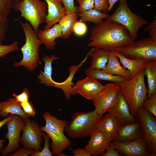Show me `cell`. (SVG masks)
<instances>
[{
	"label": "cell",
	"instance_id": "1",
	"mask_svg": "<svg viewBox=\"0 0 156 156\" xmlns=\"http://www.w3.org/2000/svg\"><path fill=\"white\" fill-rule=\"evenodd\" d=\"M88 47H97L111 51L127 46L135 41L123 25L109 20L102 21L91 29Z\"/></svg>",
	"mask_w": 156,
	"mask_h": 156
},
{
	"label": "cell",
	"instance_id": "2",
	"mask_svg": "<svg viewBox=\"0 0 156 156\" xmlns=\"http://www.w3.org/2000/svg\"><path fill=\"white\" fill-rule=\"evenodd\" d=\"M143 69L133 77L129 80L116 83L119 86L129 108L131 114L135 116L147 99L148 89L144 79Z\"/></svg>",
	"mask_w": 156,
	"mask_h": 156
},
{
	"label": "cell",
	"instance_id": "3",
	"mask_svg": "<svg viewBox=\"0 0 156 156\" xmlns=\"http://www.w3.org/2000/svg\"><path fill=\"white\" fill-rule=\"evenodd\" d=\"M45 125L40 127L41 130L45 132L52 140L51 147V153L55 156H66L62 152L71 145V141L65 136L64 131L68 124L65 119H59L47 111L43 115Z\"/></svg>",
	"mask_w": 156,
	"mask_h": 156
},
{
	"label": "cell",
	"instance_id": "4",
	"mask_svg": "<svg viewBox=\"0 0 156 156\" xmlns=\"http://www.w3.org/2000/svg\"><path fill=\"white\" fill-rule=\"evenodd\" d=\"M25 37V42L20 49L23 55L22 60L15 62V67L23 66L30 71L34 70L41 63L39 53L42 43L38 38L37 33L28 22H19Z\"/></svg>",
	"mask_w": 156,
	"mask_h": 156
},
{
	"label": "cell",
	"instance_id": "5",
	"mask_svg": "<svg viewBox=\"0 0 156 156\" xmlns=\"http://www.w3.org/2000/svg\"><path fill=\"white\" fill-rule=\"evenodd\" d=\"M103 117L94 110L87 112H75L72 115L69 125L65 131L71 138L76 139L90 136L97 129L96 125Z\"/></svg>",
	"mask_w": 156,
	"mask_h": 156
},
{
	"label": "cell",
	"instance_id": "6",
	"mask_svg": "<svg viewBox=\"0 0 156 156\" xmlns=\"http://www.w3.org/2000/svg\"><path fill=\"white\" fill-rule=\"evenodd\" d=\"M105 20H110L123 25L128 30L134 41L138 37L140 29L148 23L146 19L132 11L127 0L119 1L115 12Z\"/></svg>",
	"mask_w": 156,
	"mask_h": 156
},
{
	"label": "cell",
	"instance_id": "7",
	"mask_svg": "<svg viewBox=\"0 0 156 156\" xmlns=\"http://www.w3.org/2000/svg\"><path fill=\"white\" fill-rule=\"evenodd\" d=\"M12 9L21 12L19 18H25L36 33L40 25L45 22L47 14L46 2L40 0H21L14 3Z\"/></svg>",
	"mask_w": 156,
	"mask_h": 156
},
{
	"label": "cell",
	"instance_id": "8",
	"mask_svg": "<svg viewBox=\"0 0 156 156\" xmlns=\"http://www.w3.org/2000/svg\"><path fill=\"white\" fill-rule=\"evenodd\" d=\"M114 50L131 59L145 61L156 60V41L150 37L143 38L130 45Z\"/></svg>",
	"mask_w": 156,
	"mask_h": 156
},
{
	"label": "cell",
	"instance_id": "9",
	"mask_svg": "<svg viewBox=\"0 0 156 156\" xmlns=\"http://www.w3.org/2000/svg\"><path fill=\"white\" fill-rule=\"evenodd\" d=\"M152 115L142 107L135 116L140 125L141 137L146 143L151 156L156 155V122Z\"/></svg>",
	"mask_w": 156,
	"mask_h": 156
},
{
	"label": "cell",
	"instance_id": "10",
	"mask_svg": "<svg viewBox=\"0 0 156 156\" xmlns=\"http://www.w3.org/2000/svg\"><path fill=\"white\" fill-rule=\"evenodd\" d=\"M5 124L8 131L4 136L8 142L7 145L3 148L0 151L2 156H6L15 152L19 147L20 134L25 126V122L21 116L14 114L12 118Z\"/></svg>",
	"mask_w": 156,
	"mask_h": 156
},
{
	"label": "cell",
	"instance_id": "11",
	"mask_svg": "<svg viewBox=\"0 0 156 156\" xmlns=\"http://www.w3.org/2000/svg\"><path fill=\"white\" fill-rule=\"evenodd\" d=\"M24 120L25 125L21 131L23 133L20 142L24 147L36 151H41L43 131L37 122L29 118Z\"/></svg>",
	"mask_w": 156,
	"mask_h": 156
},
{
	"label": "cell",
	"instance_id": "12",
	"mask_svg": "<svg viewBox=\"0 0 156 156\" xmlns=\"http://www.w3.org/2000/svg\"><path fill=\"white\" fill-rule=\"evenodd\" d=\"M102 91L93 100L94 110L99 115L109 112L114 105L120 88L116 83H110L104 85Z\"/></svg>",
	"mask_w": 156,
	"mask_h": 156
},
{
	"label": "cell",
	"instance_id": "13",
	"mask_svg": "<svg viewBox=\"0 0 156 156\" xmlns=\"http://www.w3.org/2000/svg\"><path fill=\"white\" fill-rule=\"evenodd\" d=\"M112 142L116 150L127 156H151L146 143L141 137L129 142L113 141Z\"/></svg>",
	"mask_w": 156,
	"mask_h": 156
},
{
	"label": "cell",
	"instance_id": "14",
	"mask_svg": "<svg viewBox=\"0 0 156 156\" xmlns=\"http://www.w3.org/2000/svg\"><path fill=\"white\" fill-rule=\"evenodd\" d=\"M104 86L97 79L92 77L87 76L78 81L73 88L76 94L93 101L103 90Z\"/></svg>",
	"mask_w": 156,
	"mask_h": 156
},
{
	"label": "cell",
	"instance_id": "15",
	"mask_svg": "<svg viewBox=\"0 0 156 156\" xmlns=\"http://www.w3.org/2000/svg\"><path fill=\"white\" fill-rule=\"evenodd\" d=\"M90 138L85 148L91 155H102L110 145L111 141L102 131L97 129L90 136Z\"/></svg>",
	"mask_w": 156,
	"mask_h": 156
},
{
	"label": "cell",
	"instance_id": "16",
	"mask_svg": "<svg viewBox=\"0 0 156 156\" xmlns=\"http://www.w3.org/2000/svg\"><path fill=\"white\" fill-rule=\"evenodd\" d=\"M130 110L123 94L120 92L114 105L109 112L122 125L137 121L135 116L131 114Z\"/></svg>",
	"mask_w": 156,
	"mask_h": 156
},
{
	"label": "cell",
	"instance_id": "17",
	"mask_svg": "<svg viewBox=\"0 0 156 156\" xmlns=\"http://www.w3.org/2000/svg\"><path fill=\"white\" fill-rule=\"evenodd\" d=\"M47 5V14L44 29L49 28L59 22L66 12L61 0H44Z\"/></svg>",
	"mask_w": 156,
	"mask_h": 156
},
{
	"label": "cell",
	"instance_id": "18",
	"mask_svg": "<svg viewBox=\"0 0 156 156\" xmlns=\"http://www.w3.org/2000/svg\"><path fill=\"white\" fill-rule=\"evenodd\" d=\"M37 35L47 49L53 50L57 44L55 40L57 38H62V32L59 24H56L48 29H39Z\"/></svg>",
	"mask_w": 156,
	"mask_h": 156
},
{
	"label": "cell",
	"instance_id": "19",
	"mask_svg": "<svg viewBox=\"0 0 156 156\" xmlns=\"http://www.w3.org/2000/svg\"><path fill=\"white\" fill-rule=\"evenodd\" d=\"M121 125L110 112L102 118L96 125L97 129L104 132L112 142L120 130Z\"/></svg>",
	"mask_w": 156,
	"mask_h": 156
},
{
	"label": "cell",
	"instance_id": "20",
	"mask_svg": "<svg viewBox=\"0 0 156 156\" xmlns=\"http://www.w3.org/2000/svg\"><path fill=\"white\" fill-rule=\"evenodd\" d=\"M140 137V125L136 121L121 125L114 141L125 142L131 141Z\"/></svg>",
	"mask_w": 156,
	"mask_h": 156
},
{
	"label": "cell",
	"instance_id": "21",
	"mask_svg": "<svg viewBox=\"0 0 156 156\" xmlns=\"http://www.w3.org/2000/svg\"><path fill=\"white\" fill-rule=\"evenodd\" d=\"M10 114L18 115L23 120L30 117L23 111L20 103L18 102L15 97L0 101V116L6 118Z\"/></svg>",
	"mask_w": 156,
	"mask_h": 156
},
{
	"label": "cell",
	"instance_id": "22",
	"mask_svg": "<svg viewBox=\"0 0 156 156\" xmlns=\"http://www.w3.org/2000/svg\"><path fill=\"white\" fill-rule=\"evenodd\" d=\"M109 58L107 64L102 70L108 74L122 76L127 80L131 78L128 70L122 66L118 57L111 51H108Z\"/></svg>",
	"mask_w": 156,
	"mask_h": 156
},
{
	"label": "cell",
	"instance_id": "23",
	"mask_svg": "<svg viewBox=\"0 0 156 156\" xmlns=\"http://www.w3.org/2000/svg\"><path fill=\"white\" fill-rule=\"evenodd\" d=\"M60 58L52 55L51 56L45 55L42 58V60L44 62V71L40 70V73L38 76L39 80V83L44 84L46 86L56 87L57 82L52 78V63L54 60Z\"/></svg>",
	"mask_w": 156,
	"mask_h": 156
},
{
	"label": "cell",
	"instance_id": "24",
	"mask_svg": "<svg viewBox=\"0 0 156 156\" xmlns=\"http://www.w3.org/2000/svg\"><path fill=\"white\" fill-rule=\"evenodd\" d=\"M111 51L118 57L124 67L128 70L131 78L135 77L144 66L146 61L129 58L115 50Z\"/></svg>",
	"mask_w": 156,
	"mask_h": 156
},
{
	"label": "cell",
	"instance_id": "25",
	"mask_svg": "<svg viewBox=\"0 0 156 156\" xmlns=\"http://www.w3.org/2000/svg\"><path fill=\"white\" fill-rule=\"evenodd\" d=\"M88 56L92 58L91 63L88 68L92 70H101L108 62V51L97 47H92L89 52Z\"/></svg>",
	"mask_w": 156,
	"mask_h": 156
},
{
	"label": "cell",
	"instance_id": "26",
	"mask_svg": "<svg viewBox=\"0 0 156 156\" xmlns=\"http://www.w3.org/2000/svg\"><path fill=\"white\" fill-rule=\"evenodd\" d=\"M143 70L147 79L149 98L156 94V60L146 61Z\"/></svg>",
	"mask_w": 156,
	"mask_h": 156
},
{
	"label": "cell",
	"instance_id": "27",
	"mask_svg": "<svg viewBox=\"0 0 156 156\" xmlns=\"http://www.w3.org/2000/svg\"><path fill=\"white\" fill-rule=\"evenodd\" d=\"M78 18V14L76 13L66 14L61 18L58 24L62 31V38H69L73 32V25Z\"/></svg>",
	"mask_w": 156,
	"mask_h": 156
},
{
	"label": "cell",
	"instance_id": "28",
	"mask_svg": "<svg viewBox=\"0 0 156 156\" xmlns=\"http://www.w3.org/2000/svg\"><path fill=\"white\" fill-rule=\"evenodd\" d=\"M80 17L79 21L85 23H93L96 25H98L108 17L110 15L106 12H101L94 9L84 11L78 14Z\"/></svg>",
	"mask_w": 156,
	"mask_h": 156
},
{
	"label": "cell",
	"instance_id": "29",
	"mask_svg": "<svg viewBox=\"0 0 156 156\" xmlns=\"http://www.w3.org/2000/svg\"><path fill=\"white\" fill-rule=\"evenodd\" d=\"M85 73L87 76L92 77L96 79L109 81L115 83L127 80L122 76L110 74L102 70H92L88 68L86 70Z\"/></svg>",
	"mask_w": 156,
	"mask_h": 156
},
{
	"label": "cell",
	"instance_id": "30",
	"mask_svg": "<svg viewBox=\"0 0 156 156\" xmlns=\"http://www.w3.org/2000/svg\"><path fill=\"white\" fill-rule=\"evenodd\" d=\"M142 107L156 117V94L147 98L143 102Z\"/></svg>",
	"mask_w": 156,
	"mask_h": 156
},
{
	"label": "cell",
	"instance_id": "31",
	"mask_svg": "<svg viewBox=\"0 0 156 156\" xmlns=\"http://www.w3.org/2000/svg\"><path fill=\"white\" fill-rule=\"evenodd\" d=\"M43 136L44 140V144L43 148L40 151H35L31 154L30 156H51L52 155L49 149L50 138L44 132H43Z\"/></svg>",
	"mask_w": 156,
	"mask_h": 156
},
{
	"label": "cell",
	"instance_id": "32",
	"mask_svg": "<svg viewBox=\"0 0 156 156\" xmlns=\"http://www.w3.org/2000/svg\"><path fill=\"white\" fill-rule=\"evenodd\" d=\"M2 40L0 39V57H3L10 53L19 50L18 43L17 41L7 45L2 44Z\"/></svg>",
	"mask_w": 156,
	"mask_h": 156
},
{
	"label": "cell",
	"instance_id": "33",
	"mask_svg": "<svg viewBox=\"0 0 156 156\" xmlns=\"http://www.w3.org/2000/svg\"><path fill=\"white\" fill-rule=\"evenodd\" d=\"M88 30L87 26L85 23L77 20L74 23L73 27V33L78 36L84 35Z\"/></svg>",
	"mask_w": 156,
	"mask_h": 156
},
{
	"label": "cell",
	"instance_id": "34",
	"mask_svg": "<svg viewBox=\"0 0 156 156\" xmlns=\"http://www.w3.org/2000/svg\"><path fill=\"white\" fill-rule=\"evenodd\" d=\"M14 4L13 0H0V14L8 16Z\"/></svg>",
	"mask_w": 156,
	"mask_h": 156
},
{
	"label": "cell",
	"instance_id": "35",
	"mask_svg": "<svg viewBox=\"0 0 156 156\" xmlns=\"http://www.w3.org/2000/svg\"><path fill=\"white\" fill-rule=\"evenodd\" d=\"M9 27L8 16L0 14V39H4Z\"/></svg>",
	"mask_w": 156,
	"mask_h": 156
},
{
	"label": "cell",
	"instance_id": "36",
	"mask_svg": "<svg viewBox=\"0 0 156 156\" xmlns=\"http://www.w3.org/2000/svg\"><path fill=\"white\" fill-rule=\"evenodd\" d=\"M79 4L77 14L94 8V0H76Z\"/></svg>",
	"mask_w": 156,
	"mask_h": 156
},
{
	"label": "cell",
	"instance_id": "37",
	"mask_svg": "<svg viewBox=\"0 0 156 156\" xmlns=\"http://www.w3.org/2000/svg\"><path fill=\"white\" fill-rule=\"evenodd\" d=\"M94 9L101 12H107L108 0H94Z\"/></svg>",
	"mask_w": 156,
	"mask_h": 156
},
{
	"label": "cell",
	"instance_id": "38",
	"mask_svg": "<svg viewBox=\"0 0 156 156\" xmlns=\"http://www.w3.org/2000/svg\"><path fill=\"white\" fill-rule=\"evenodd\" d=\"M61 0L66 10L67 14L75 13L77 14L78 6L75 5L74 0Z\"/></svg>",
	"mask_w": 156,
	"mask_h": 156
},
{
	"label": "cell",
	"instance_id": "39",
	"mask_svg": "<svg viewBox=\"0 0 156 156\" xmlns=\"http://www.w3.org/2000/svg\"><path fill=\"white\" fill-rule=\"evenodd\" d=\"M145 32L148 33L151 37L153 40L156 41V19L155 18L148 25L144 28Z\"/></svg>",
	"mask_w": 156,
	"mask_h": 156
},
{
	"label": "cell",
	"instance_id": "40",
	"mask_svg": "<svg viewBox=\"0 0 156 156\" xmlns=\"http://www.w3.org/2000/svg\"><path fill=\"white\" fill-rule=\"evenodd\" d=\"M21 107L23 111L30 116H34L36 114V111L34 108V106L29 100L25 103H21Z\"/></svg>",
	"mask_w": 156,
	"mask_h": 156
},
{
	"label": "cell",
	"instance_id": "41",
	"mask_svg": "<svg viewBox=\"0 0 156 156\" xmlns=\"http://www.w3.org/2000/svg\"><path fill=\"white\" fill-rule=\"evenodd\" d=\"M35 151L24 147L19 148L14 153L9 154V156H27Z\"/></svg>",
	"mask_w": 156,
	"mask_h": 156
},
{
	"label": "cell",
	"instance_id": "42",
	"mask_svg": "<svg viewBox=\"0 0 156 156\" xmlns=\"http://www.w3.org/2000/svg\"><path fill=\"white\" fill-rule=\"evenodd\" d=\"M30 94L28 89L25 88L21 94L18 95L14 94L12 95L16 98L18 102L21 103L27 102L29 100Z\"/></svg>",
	"mask_w": 156,
	"mask_h": 156
},
{
	"label": "cell",
	"instance_id": "43",
	"mask_svg": "<svg viewBox=\"0 0 156 156\" xmlns=\"http://www.w3.org/2000/svg\"><path fill=\"white\" fill-rule=\"evenodd\" d=\"M105 152L101 155L102 156H121L117 151L114 148L112 142L106 150Z\"/></svg>",
	"mask_w": 156,
	"mask_h": 156
},
{
	"label": "cell",
	"instance_id": "44",
	"mask_svg": "<svg viewBox=\"0 0 156 156\" xmlns=\"http://www.w3.org/2000/svg\"><path fill=\"white\" fill-rule=\"evenodd\" d=\"M74 156H91L86 150L85 148H77L72 151Z\"/></svg>",
	"mask_w": 156,
	"mask_h": 156
},
{
	"label": "cell",
	"instance_id": "45",
	"mask_svg": "<svg viewBox=\"0 0 156 156\" xmlns=\"http://www.w3.org/2000/svg\"><path fill=\"white\" fill-rule=\"evenodd\" d=\"M13 115L14 114H10V115L7 117H6L2 120L0 121V129L3 125L5 124L7 122L10 120L12 118ZM5 140H1L0 139V151H1L4 146V145L3 144V143L5 142Z\"/></svg>",
	"mask_w": 156,
	"mask_h": 156
},
{
	"label": "cell",
	"instance_id": "46",
	"mask_svg": "<svg viewBox=\"0 0 156 156\" xmlns=\"http://www.w3.org/2000/svg\"><path fill=\"white\" fill-rule=\"evenodd\" d=\"M122 0H108L109 3V6L108 8L107 12L110 11L112 9L115 3L118 1H120Z\"/></svg>",
	"mask_w": 156,
	"mask_h": 156
},
{
	"label": "cell",
	"instance_id": "47",
	"mask_svg": "<svg viewBox=\"0 0 156 156\" xmlns=\"http://www.w3.org/2000/svg\"><path fill=\"white\" fill-rule=\"evenodd\" d=\"M14 3H17L20 1H21V0H13Z\"/></svg>",
	"mask_w": 156,
	"mask_h": 156
}]
</instances>
